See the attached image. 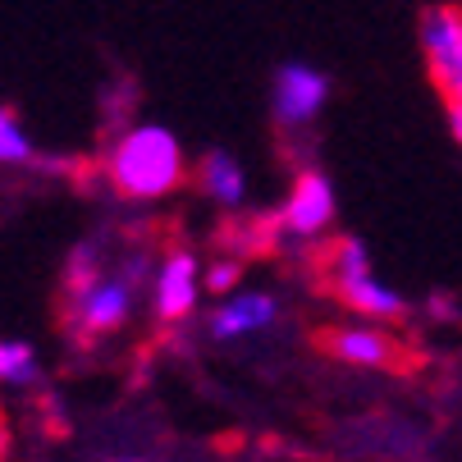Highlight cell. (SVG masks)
I'll list each match as a JSON object with an SVG mask.
<instances>
[{
  "instance_id": "6da1fadb",
  "label": "cell",
  "mask_w": 462,
  "mask_h": 462,
  "mask_svg": "<svg viewBox=\"0 0 462 462\" xmlns=\"http://www.w3.org/2000/svg\"><path fill=\"white\" fill-rule=\"evenodd\" d=\"M156 243H101L79 238L60 280V325L69 344L97 348L119 339L147 311V280L156 266Z\"/></svg>"
},
{
  "instance_id": "7a4b0ae2",
  "label": "cell",
  "mask_w": 462,
  "mask_h": 462,
  "mask_svg": "<svg viewBox=\"0 0 462 462\" xmlns=\"http://www.w3.org/2000/svg\"><path fill=\"white\" fill-rule=\"evenodd\" d=\"M106 192L124 207H161L192 183V156L183 138L161 119H134L97 156Z\"/></svg>"
},
{
  "instance_id": "3957f363",
  "label": "cell",
  "mask_w": 462,
  "mask_h": 462,
  "mask_svg": "<svg viewBox=\"0 0 462 462\" xmlns=\"http://www.w3.org/2000/svg\"><path fill=\"white\" fill-rule=\"evenodd\" d=\"M316 271H320L325 293L339 302L344 316H366V320H384V325H403L412 316V302L380 275L371 247L357 234L329 238L325 252L316 256Z\"/></svg>"
},
{
  "instance_id": "277c9868",
  "label": "cell",
  "mask_w": 462,
  "mask_h": 462,
  "mask_svg": "<svg viewBox=\"0 0 462 462\" xmlns=\"http://www.w3.org/2000/svg\"><path fill=\"white\" fill-rule=\"evenodd\" d=\"M256 225L271 234L266 238L271 247H284V252H298V256H320L325 243L339 229V188H335V179H329L325 170H316V165L293 170L280 207Z\"/></svg>"
},
{
  "instance_id": "5b68a950",
  "label": "cell",
  "mask_w": 462,
  "mask_h": 462,
  "mask_svg": "<svg viewBox=\"0 0 462 462\" xmlns=\"http://www.w3.org/2000/svg\"><path fill=\"white\" fill-rule=\"evenodd\" d=\"M207 261L188 243H170L156 252V266L147 280V316L161 329H183L202 320L207 311Z\"/></svg>"
},
{
  "instance_id": "8992f818",
  "label": "cell",
  "mask_w": 462,
  "mask_h": 462,
  "mask_svg": "<svg viewBox=\"0 0 462 462\" xmlns=\"http://www.w3.org/2000/svg\"><path fill=\"white\" fill-rule=\"evenodd\" d=\"M284 298L275 289H229L202 311V329L216 348H238L252 339H271L284 325Z\"/></svg>"
},
{
  "instance_id": "52a82bcc",
  "label": "cell",
  "mask_w": 462,
  "mask_h": 462,
  "mask_svg": "<svg viewBox=\"0 0 462 462\" xmlns=\"http://www.w3.org/2000/svg\"><path fill=\"white\" fill-rule=\"evenodd\" d=\"M320 348L348 371H408V362H412L408 344L393 335V325L366 320V316L335 320L320 335Z\"/></svg>"
},
{
  "instance_id": "ba28073f",
  "label": "cell",
  "mask_w": 462,
  "mask_h": 462,
  "mask_svg": "<svg viewBox=\"0 0 462 462\" xmlns=\"http://www.w3.org/2000/svg\"><path fill=\"white\" fill-rule=\"evenodd\" d=\"M421 64L444 106H462V5H426L417 23Z\"/></svg>"
},
{
  "instance_id": "9c48e42d",
  "label": "cell",
  "mask_w": 462,
  "mask_h": 462,
  "mask_svg": "<svg viewBox=\"0 0 462 462\" xmlns=\"http://www.w3.org/2000/svg\"><path fill=\"white\" fill-rule=\"evenodd\" d=\"M335 83L325 69L307 60H284L271 74V115L280 124V134H307L311 124H320V115L329 110Z\"/></svg>"
},
{
  "instance_id": "30bf717a",
  "label": "cell",
  "mask_w": 462,
  "mask_h": 462,
  "mask_svg": "<svg viewBox=\"0 0 462 462\" xmlns=\"http://www.w3.org/2000/svg\"><path fill=\"white\" fill-rule=\"evenodd\" d=\"M192 188L197 197L220 211V216H247L252 211V179L238 152L229 147H207L202 156H192Z\"/></svg>"
},
{
  "instance_id": "8fae6325",
  "label": "cell",
  "mask_w": 462,
  "mask_h": 462,
  "mask_svg": "<svg viewBox=\"0 0 462 462\" xmlns=\"http://www.w3.org/2000/svg\"><path fill=\"white\" fill-rule=\"evenodd\" d=\"M42 380H46V362H42L32 339H19V335L0 339V389L5 393H32Z\"/></svg>"
},
{
  "instance_id": "7c38bea8",
  "label": "cell",
  "mask_w": 462,
  "mask_h": 462,
  "mask_svg": "<svg viewBox=\"0 0 462 462\" xmlns=\"http://www.w3.org/2000/svg\"><path fill=\"white\" fill-rule=\"evenodd\" d=\"M46 152L37 147L32 128L19 119V110L0 106V170H42Z\"/></svg>"
},
{
  "instance_id": "4fadbf2b",
  "label": "cell",
  "mask_w": 462,
  "mask_h": 462,
  "mask_svg": "<svg viewBox=\"0 0 462 462\" xmlns=\"http://www.w3.org/2000/svg\"><path fill=\"white\" fill-rule=\"evenodd\" d=\"M238 280H243V261H238V256H216V261H207V293H211V298L238 289Z\"/></svg>"
},
{
  "instance_id": "5bb4252c",
  "label": "cell",
  "mask_w": 462,
  "mask_h": 462,
  "mask_svg": "<svg viewBox=\"0 0 462 462\" xmlns=\"http://www.w3.org/2000/svg\"><path fill=\"white\" fill-rule=\"evenodd\" d=\"M444 119H448V134H453V143L462 147V106H444Z\"/></svg>"
}]
</instances>
